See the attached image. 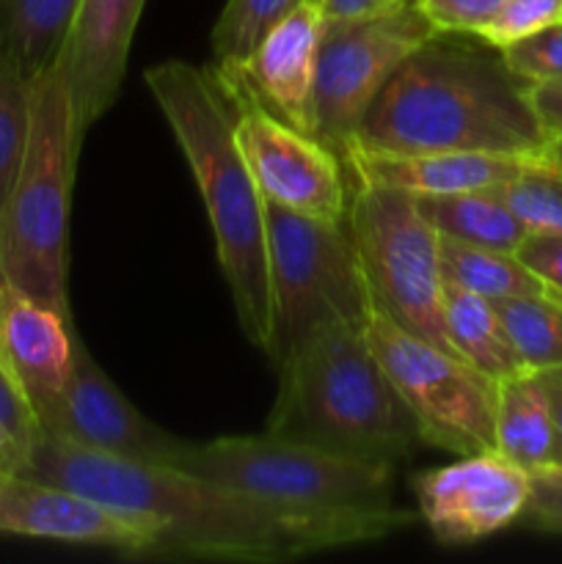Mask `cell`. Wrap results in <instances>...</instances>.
Returning a JSON list of instances; mask_svg holds the SVG:
<instances>
[{
    "label": "cell",
    "instance_id": "cell-1",
    "mask_svg": "<svg viewBox=\"0 0 562 564\" xmlns=\"http://www.w3.org/2000/svg\"><path fill=\"white\" fill-rule=\"evenodd\" d=\"M20 474L77 490L160 529L158 560L275 564L378 543L411 527L400 507L306 510L240 494L160 463L121 460L39 433Z\"/></svg>",
    "mask_w": 562,
    "mask_h": 564
},
{
    "label": "cell",
    "instance_id": "cell-2",
    "mask_svg": "<svg viewBox=\"0 0 562 564\" xmlns=\"http://www.w3.org/2000/svg\"><path fill=\"white\" fill-rule=\"evenodd\" d=\"M549 135L499 47L439 31L383 86L353 149L543 154ZM347 158V154H345Z\"/></svg>",
    "mask_w": 562,
    "mask_h": 564
},
{
    "label": "cell",
    "instance_id": "cell-3",
    "mask_svg": "<svg viewBox=\"0 0 562 564\" xmlns=\"http://www.w3.org/2000/svg\"><path fill=\"white\" fill-rule=\"evenodd\" d=\"M143 83L169 121L202 193L237 323L248 341L268 356L273 301L264 196L237 143L229 99L213 72L180 58L149 66Z\"/></svg>",
    "mask_w": 562,
    "mask_h": 564
},
{
    "label": "cell",
    "instance_id": "cell-4",
    "mask_svg": "<svg viewBox=\"0 0 562 564\" xmlns=\"http://www.w3.org/2000/svg\"><path fill=\"white\" fill-rule=\"evenodd\" d=\"M264 433L331 455L397 468L422 435L369 347L364 328L325 325L279 364Z\"/></svg>",
    "mask_w": 562,
    "mask_h": 564
},
{
    "label": "cell",
    "instance_id": "cell-5",
    "mask_svg": "<svg viewBox=\"0 0 562 564\" xmlns=\"http://www.w3.org/2000/svg\"><path fill=\"white\" fill-rule=\"evenodd\" d=\"M83 135L61 64L31 80V135L3 215V281L72 317L69 213Z\"/></svg>",
    "mask_w": 562,
    "mask_h": 564
},
{
    "label": "cell",
    "instance_id": "cell-6",
    "mask_svg": "<svg viewBox=\"0 0 562 564\" xmlns=\"http://www.w3.org/2000/svg\"><path fill=\"white\" fill-rule=\"evenodd\" d=\"M275 364L325 325L364 328L372 314L356 242L345 220H320L264 198Z\"/></svg>",
    "mask_w": 562,
    "mask_h": 564
},
{
    "label": "cell",
    "instance_id": "cell-7",
    "mask_svg": "<svg viewBox=\"0 0 562 564\" xmlns=\"http://www.w3.org/2000/svg\"><path fill=\"white\" fill-rule=\"evenodd\" d=\"M176 468L273 505L306 510L395 507L397 468L331 455L270 433L191 444Z\"/></svg>",
    "mask_w": 562,
    "mask_h": 564
},
{
    "label": "cell",
    "instance_id": "cell-8",
    "mask_svg": "<svg viewBox=\"0 0 562 564\" xmlns=\"http://www.w3.org/2000/svg\"><path fill=\"white\" fill-rule=\"evenodd\" d=\"M347 226L375 312L450 350L439 231L419 213L413 196L356 182Z\"/></svg>",
    "mask_w": 562,
    "mask_h": 564
},
{
    "label": "cell",
    "instance_id": "cell-9",
    "mask_svg": "<svg viewBox=\"0 0 562 564\" xmlns=\"http://www.w3.org/2000/svg\"><path fill=\"white\" fill-rule=\"evenodd\" d=\"M419 0H386L350 20H325L314 80V138L345 154L389 77L435 36Z\"/></svg>",
    "mask_w": 562,
    "mask_h": 564
},
{
    "label": "cell",
    "instance_id": "cell-10",
    "mask_svg": "<svg viewBox=\"0 0 562 564\" xmlns=\"http://www.w3.org/2000/svg\"><path fill=\"white\" fill-rule=\"evenodd\" d=\"M364 336L417 422L422 444L457 457L496 449V380L375 308Z\"/></svg>",
    "mask_w": 562,
    "mask_h": 564
},
{
    "label": "cell",
    "instance_id": "cell-11",
    "mask_svg": "<svg viewBox=\"0 0 562 564\" xmlns=\"http://www.w3.org/2000/svg\"><path fill=\"white\" fill-rule=\"evenodd\" d=\"M218 86L229 99L237 143L262 196L292 213L345 220L353 185L339 154L309 132L281 121L242 88L224 80H218Z\"/></svg>",
    "mask_w": 562,
    "mask_h": 564
},
{
    "label": "cell",
    "instance_id": "cell-12",
    "mask_svg": "<svg viewBox=\"0 0 562 564\" xmlns=\"http://www.w3.org/2000/svg\"><path fill=\"white\" fill-rule=\"evenodd\" d=\"M36 422L42 433L121 460L176 466L191 446V441L149 422L97 367L80 336L69 380L58 397L36 413Z\"/></svg>",
    "mask_w": 562,
    "mask_h": 564
},
{
    "label": "cell",
    "instance_id": "cell-13",
    "mask_svg": "<svg viewBox=\"0 0 562 564\" xmlns=\"http://www.w3.org/2000/svg\"><path fill=\"white\" fill-rule=\"evenodd\" d=\"M411 488L419 518L441 545H472L521 521L529 471L490 449L417 474Z\"/></svg>",
    "mask_w": 562,
    "mask_h": 564
},
{
    "label": "cell",
    "instance_id": "cell-14",
    "mask_svg": "<svg viewBox=\"0 0 562 564\" xmlns=\"http://www.w3.org/2000/svg\"><path fill=\"white\" fill-rule=\"evenodd\" d=\"M0 534L158 560L160 529L77 490L0 471Z\"/></svg>",
    "mask_w": 562,
    "mask_h": 564
},
{
    "label": "cell",
    "instance_id": "cell-15",
    "mask_svg": "<svg viewBox=\"0 0 562 564\" xmlns=\"http://www.w3.org/2000/svg\"><path fill=\"white\" fill-rule=\"evenodd\" d=\"M325 17L317 0H303L275 22L242 61H218V80L242 88L287 124L314 135V80Z\"/></svg>",
    "mask_w": 562,
    "mask_h": 564
},
{
    "label": "cell",
    "instance_id": "cell-16",
    "mask_svg": "<svg viewBox=\"0 0 562 564\" xmlns=\"http://www.w3.org/2000/svg\"><path fill=\"white\" fill-rule=\"evenodd\" d=\"M143 6L147 0H80L58 64L83 138L119 99Z\"/></svg>",
    "mask_w": 562,
    "mask_h": 564
},
{
    "label": "cell",
    "instance_id": "cell-17",
    "mask_svg": "<svg viewBox=\"0 0 562 564\" xmlns=\"http://www.w3.org/2000/svg\"><path fill=\"white\" fill-rule=\"evenodd\" d=\"M72 317L3 281L0 286V358L33 413L58 397L75 364Z\"/></svg>",
    "mask_w": 562,
    "mask_h": 564
},
{
    "label": "cell",
    "instance_id": "cell-18",
    "mask_svg": "<svg viewBox=\"0 0 562 564\" xmlns=\"http://www.w3.org/2000/svg\"><path fill=\"white\" fill-rule=\"evenodd\" d=\"M545 154V152H543ZM538 158V154H532ZM532 158L496 152H372L350 149L345 169L350 185H380L413 198L466 191H496Z\"/></svg>",
    "mask_w": 562,
    "mask_h": 564
},
{
    "label": "cell",
    "instance_id": "cell-19",
    "mask_svg": "<svg viewBox=\"0 0 562 564\" xmlns=\"http://www.w3.org/2000/svg\"><path fill=\"white\" fill-rule=\"evenodd\" d=\"M554 419L538 372L510 375L496 383V452L521 468L554 463Z\"/></svg>",
    "mask_w": 562,
    "mask_h": 564
},
{
    "label": "cell",
    "instance_id": "cell-20",
    "mask_svg": "<svg viewBox=\"0 0 562 564\" xmlns=\"http://www.w3.org/2000/svg\"><path fill=\"white\" fill-rule=\"evenodd\" d=\"M413 202L428 224L439 231V237H450L466 246L516 253L523 237L529 235L499 191L446 193V196H422Z\"/></svg>",
    "mask_w": 562,
    "mask_h": 564
},
{
    "label": "cell",
    "instance_id": "cell-21",
    "mask_svg": "<svg viewBox=\"0 0 562 564\" xmlns=\"http://www.w3.org/2000/svg\"><path fill=\"white\" fill-rule=\"evenodd\" d=\"M444 328L450 350L496 383L523 369L488 297L444 281Z\"/></svg>",
    "mask_w": 562,
    "mask_h": 564
},
{
    "label": "cell",
    "instance_id": "cell-22",
    "mask_svg": "<svg viewBox=\"0 0 562 564\" xmlns=\"http://www.w3.org/2000/svg\"><path fill=\"white\" fill-rule=\"evenodd\" d=\"M80 0H0V50L33 80L58 64Z\"/></svg>",
    "mask_w": 562,
    "mask_h": 564
},
{
    "label": "cell",
    "instance_id": "cell-23",
    "mask_svg": "<svg viewBox=\"0 0 562 564\" xmlns=\"http://www.w3.org/2000/svg\"><path fill=\"white\" fill-rule=\"evenodd\" d=\"M439 251L446 284H455L494 303L545 292L538 275L510 251L466 246L450 237H439Z\"/></svg>",
    "mask_w": 562,
    "mask_h": 564
},
{
    "label": "cell",
    "instance_id": "cell-24",
    "mask_svg": "<svg viewBox=\"0 0 562 564\" xmlns=\"http://www.w3.org/2000/svg\"><path fill=\"white\" fill-rule=\"evenodd\" d=\"M501 325L507 330L518 361L529 372L562 367V303L543 295L496 301Z\"/></svg>",
    "mask_w": 562,
    "mask_h": 564
},
{
    "label": "cell",
    "instance_id": "cell-25",
    "mask_svg": "<svg viewBox=\"0 0 562 564\" xmlns=\"http://www.w3.org/2000/svg\"><path fill=\"white\" fill-rule=\"evenodd\" d=\"M31 135V80L0 50V215L20 176Z\"/></svg>",
    "mask_w": 562,
    "mask_h": 564
},
{
    "label": "cell",
    "instance_id": "cell-26",
    "mask_svg": "<svg viewBox=\"0 0 562 564\" xmlns=\"http://www.w3.org/2000/svg\"><path fill=\"white\" fill-rule=\"evenodd\" d=\"M496 191L527 231H562V165L551 158L538 154Z\"/></svg>",
    "mask_w": 562,
    "mask_h": 564
},
{
    "label": "cell",
    "instance_id": "cell-27",
    "mask_svg": "<svg viewBox=\"0 0 562 564\" xmlns=\"http://www.w3.org/2000/svg\"><path fill=\"white\" fill-rule=\"evenodd\" d=\"M301 3L303 0H226L213 28V55L218 61L248 58L259 39Z\"/></svg>",
    "mask_w": 562,
    "mask_h": 564
},
{
    "label": "cell",
    "instance_id": "cell-28",
    "mask_svg": "<svg viewBox=\"0 0 562 564\" xmlns=\"http://www.w3.org/2000/svg\"><path fill=\"white\" fill-rule=\"evenodd\" d=\"M562 22V0H505L501 9L474 36L505 50L543 28Z\"/></svg>",
    "mask_w": 562,
    "mask_h": 564
},
{
    "label": "cell",
    "instance_id": "cell-29",
    "mask_svg": "<svg viewBox=\"0 0 562 564\" xmlns=\"http://www.w3.org/2000/svg\"><path fill=\"white\" fill-rule=\"evenodd\" d=\"M501 55L512 75L521 77L527 86L562 80V22H554L521 42L507 44Z\"/></svg>",
    "mask_w": 562,
    "mask_h": 564
},
{
    "label": "cell",
    "instance_id": "cell-30",
    "mask_svg": "<svg viewBox=\"0 0 562 564\" xmlns=\"http://www.w3.org/2000/svg\"><path fill=\"white\" fill-rule=\"evenodd\" d=\"M521 521L538 532L562 534V463L529 468V499Z\"/></svg>",
    "mask_w": 562,
    "mask_h": 564
},
{
    "label": "cell",
    "instance_id": "cell-31",
    "mask_svg": "<svg viewBox=\"0 0 562 564\" xmlns=\"http://www.w3.org/2000/svg\"><path fill=\"white\" fill-rule=\"evenodd\" d=\"M0 427H3L6 435L20 446L22 457L28 455V449H31V444L36 441V435L42 433L31 402H28V397L22 394L17 380L11 378L3 358H0Z\"/></svg>",
    "mask_w": 562,
    "mask_h": 564
},
{
    "label": "cell",
    "instance_id": "cell-32",
    "mask_svg": "<svg viewBox=\"0 0 562 564\" xmlns=\"http://www.w3.org/2000/svg\"><path fill=\"white\" fill-rule=\"evenodd\" d=\"M505 0H419L435 31L477 33Z\"/></svg>",
    "mask_w": 562,
    "mask_h": 564
},
{
    "label": "cell",
    "instance_id": "cell-33",
    "mask_svg": "<svg viewBox=\"0 0 562 564\" xmlns=\"http://www.w3.org/2000/svg\"><path fill=\"white\" fill-rule=\"evenodd\" d=\"M516 257L538 275L545 292H562V231H529Z\"/></svg>",
    "mask_w": 562,
    "mask_h": 564
},
{
    "label": "cell",
    "instance_id": "cell-34",
    "mask_svg": "<svg viewBox=\"0 0 562 564\" xmlns=\"http://www.w3.org/2000/svg\"><path fill=\"white\" fill-rule=\"evenodd\" d=\"M529 102H532L534 116L540 127L549 135V141L562 138V80L534 83L529 86Z\"/></svg>",
    "mask_w": 562,
    "mask_h": 564
},
{
    "label": "cell",
    "instance_id": "cell-35",
    "mask_svg": "<svg viewBox=\"0 0 562 564\" xmlns=\"http://www.w3.org/2000/svg\"><path fill=\"white\" fill-rule=\"evenodd\" d=\"M538 375L545 389V397H549L551 419H554V463H562V367L545 369V372Z\"/></svg>",
    "mask_w": 562,
    "mask_h": 564
},
{
    "label": "cell",
    "instance_id": "cell-36",
    "mask_svg": "<svg viewBox=\"0 0 562 564\" xmlns=\"http://www.w3.org/2000/svg\"><path fill=\"white\" fill-rule=\"evenodd\" d=\"M386 0H320L325 20H350V17H361L383 6Z\"/></svg>",
    "mask_w": 562,
    "mask_h": 564
},
{
    "label": "cell",
    "instance_id": "cell-37",
    "mask_svg": "<svg viewBox=\"0 0 562 564\" xmlns=\"http://www.w3.org/2000/svg\"><path fill=\"white\" fill-rule=\"evenodd\" d=\"M22 460H25V457H22L20 446H17L14 441H11L9 435H6V430L0 427V471L20 474Z\"/></svg>",
    "mask_w": 562,
    "mask_h": 564
},
{
    "label": "cell",
    "instance_id": "cell-38",
    "mask_svg": "<svg viewBox=\"0 0 562 564\" xmlns=\"http://www.w3.org/2000/svg\"><path fill=\"white\" fill-rule=\"evenodd\" d=\"M545 158H551L556 165H562V138L549 141V147H545Z\"/></svg>",
    "mask_w": 562,
    "mask_h": 564
},
{
    "label": "cell",
    "instance_id": "cell-39",
    "mask_svg": "<svg viewBox=\"0 0 562 564\" xmlns=\"http://www.w3.org/2000/svg\"><path fill=\"white\" fill-rule=\"evenodd\" d=\"M549 295H551V297H556V301L562 303V292H549Z\"/></svg>",
    "mask_w": 562,
    "mask_h": 564
},
{
    "label": "cell",
    "instance_id": "cell-40",
    "mask_svg": "<svg viewBox=\"0 0 562 564\" xmlns=\"http://www.w3.org/2000/svg\"><path fill=\"white\" fill-rule=\"evenodd\" d=\"M0 286H3V273H0Z\"/></svg>",
    "mask_w": 562,
    "mask_h": 564
},
{
    "label": "cell",
    "instance_id": "cell-41",
    "mask_svg": "<svg viewBox=\"0 0 562 564\" xmlns=\"http://www.w3.org/2000/svg\"><path fill=\"white\" fill-rule=\"evenodd\" d=\"M317 3H320V0H317Z\"/></svg>",
    "mask_w": 562,
    "mask_h": 564
}]
</instances>
